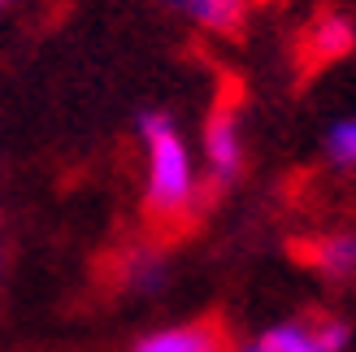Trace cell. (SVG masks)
<instances>
[{
	"mask_svg": "<svg viewBox=\"0 0 356 352\" xmlns=\"http://www.w3.org/2000/svg\"><path fill=\"white\" fill-rule=\"evenodd\" d=\"M139 148H144V209L156 222H183L200 200V157L187 144L183 127L152 109L139 118Z\"/></svg>",
	"mask_w": 356,
	"mask_h": 352,
	"instance_id": "obj_1",
	"label": "cell"
},
{
	"mask_svg": "<svg viewBox=\"0 0 356 352\" xmlns=\"http://www.w3.org/2000/svg\"><path fill=\"white\" fill-rule=\"evenodd\" d=\"M352 48H356V22L348 13H322L309 26V35H305V52H309V61H317V65L339 61V57H348Z\"/></svg>",
	"mask_w": 356,
	"mask_h": 352,
	"instance_id": "obj_5",
	"label": "cell"
},
{
	"mask_svg": "<svg viewBox=\"0 0 356 352\" xmlns=\"http://www.w3.org/2000/svg\"><path fill=\"white\" fill-rule=\"evenodd\" d=\"M131 352H230V339L218 322H174V326H156L148 335H139Z\"/></svg>",
	"mask_w": 356,
	"mask_h": 352,
	"instance_id": "obj_4",
	"label": "cell"
},
{
	"mask_svg": "<svg viewBox=\"0 0 356 352\" xmlns=\"http://www.w3.org/2000/svg\"><path fill=\"white\" fill-rule=\"evenodd\" d=\"M165 9L178 17H187L191 26L213 31V35H230L243 26L248 17V0H165Z\"/></svg>",
	"mask_w": 356,
	"mask_h": 352,
	"instance_id": "obj_7",
	"label": "cell"
},
{
	"mask_svg": "<svg viewBox=\"0 0 356 352\" xmlns=\"http://www.w3.org/2000/svg\"><path fill=\"white\" fill-rule=\"evenodd\" d=\"M309 266L326 283H356V231H330L309 248Z\"/></svg>",
	"mask_w": 356,
	"mask_h": 352,
	"instance_id": "obj_6",
	"label": "cell"
},
{
	"mask_svg": "<svg viewBox=\"0 0 356 352\" xmlns=\"http://www.w3.org/2000/svg\"><path fill=\"white\" fill-rule=\"evenodd\" d=\"M0 266H5V257H0Z\"/></svg>",
	"mask_w": 356,
	"mask_h": 352,
	"instance_id": "obj_11",
	"label": "cell"
},
{
	"mask_svg": "<svg viewBox=\"0 0 356 352\" xmlns=\"http://www.w3.org/2000/svg\"><path fill=\"white\" fill-rule=\"evenodd\" d=\"M243 161H248L243 122H239L235 109H218L204 122V135H200V170L218 187H226L243 174Z\"/></svg>",
	"mask_w": 356,
	"mask_h": 352,
	"instance_id": "obj_3",
	"label": "cell"
},
{
	"mask_svg": "<svg viewBox=\"0 0 356 352\" xmlns=\"http://www.w3.org/2000/svg\"><path fill=\"white\" fill-rule=\"evenodd\" d=\"M22 0H0V13H9V9H17Z\"/></svg>",
	"mask_w": 356,
	"mask_h": 352,
	"instance_id": "obj_10",
	"label": "cell"
},
{
	"mask_svg": "<svg viewBox=\"0 0 356 352\" xmlns=\"http://www.w3.org/2000/svg\"><path fill=\"white\" fill-rule=\"evenodd\" d=\"M118 278H122V287L135 291V296H156L170 278V261H165L161 248L139 243V248H127V257H122V266H118Z\"/></svg>",
	"mask_w": 356,
	"mask_h": 352,
	"instance_id": "obj_8",
	"label": "cell"
},
{
	"mask_svg": "<svg viewBox=\"0 0 356 352\" xmlns=\"http://www.w3.org/2000/svg\"><path fill=\"white\" fill-rule=\"evenodd\" d=\"M348 348H352V326L334 313H317V318H287L265 326L239 352H348Z\"/></svg>",
	"mask_w": 356,
	"mask_h": 352,
	"instance_id": "obj_2",
	"label": "cell"
},
{
	"mask_svg": "<svg viewBox=\"0 0 356 352\" xmlns=\"http://www.w3.org/2000/svg\"><path fill=\"white\" fill-rule=\"evenodd\" d=\"M326 148V161L339 166V170H356V118H339L330 122V131L322 139Z\"/></svg>",
	"mask_w": 356,
	"mask_h": 352,
	"instance_id": "obj_9",
	"label": "cell"
}]
</instances>
